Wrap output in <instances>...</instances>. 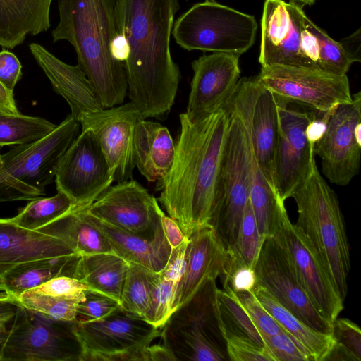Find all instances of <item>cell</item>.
<instances>
[{
	"label": "cell",
	"mask_w": 361,
	"mask_h": 361,
	"mask_svg": "<svg viewBox=\"0 0 361 361\" xmlns=\"http://www.w3.org/2000/svg\"><path fill=\"white\" fill-rule=\"evenodd\" d=\"M178 0H115L118 33L128 41L123 63L130 102L143 118L164 119L174 103L180 82L170 39Z\"/></svg>",
	"instance_id": "obj_1"
},
{
	"label": "cell",
	"mask_w": 361,
	"mask_h": 361,
	"mask_svg": "<svg viewBox=\"0 0 361 361\" xmlns=\"http://www.w3.org/2000/svg\"><path fill=\"white\" fill-rule=\"evenodd\" d=\"M179 118L174 160L156 188L159 201L188 238L209 224L230 115L222 107L200 117L185 112Z\"/></svg>",
	"instance_id": "obj_2"
},
{
	"label": "cell",
	"mask_w": 361,
	"mask_h": 361,
	"mask_svg": "<svg viewBox=\"0 0 361 361\" xmlns=\"http://www.w3.org/2000/svg\"><path fill=\"white\" fill-rule=\"evenodd\" d=\"M59 20L54 42L68 41L78 65L103 109L122 104L128 92L124 64L115 60L110 44L118 33L115 0H57Z\"/></svg>",
	"instance_id": "obj_3"
},
{
	"label": "cell",
	"mask_w": 361,
	"mask_h": 361,
	"mask_svg": "<svg viewBox=\"0 0 361 361\" xmlns=\"http://www.w3.org/2000/svg\"><path fill=\"white\" fill-rule=\"evenodd\" d=\"M291 197L297 206L295 226L313 247L344 301L350 270L344 219L338 197L322 176L316 162Z\"/></svg>",
	"instance_id": "obj_4"
},
{
	"label": "cell",
	"mask_w": 361,
	"mask_h": 361,
	"mask_svg": "<svg viewBox=\"0 0 361 361\" xmlns=\"http://www.w3.org/2000/svg\"><path fill=\"white\" fill-rule=\"evenodd\" d=\"M80 127L71 114L44 137L16 145L1 155L0 203L30 201L45 195Z\"/></svg>",
	"instance_id": "obj_5"
},
{
	"label": "cell",
	"mask_w": 361,
	"mask_h": 361,
	"mask_svg": "<svg viewBox=\"0 0 361 361\" xmlns=\"http://www.w3.org/2000/svg\"><path fill=\"white\" fill-rule=\"evenodd\" d=\"M229 115L230 121L208 224L225 252L231 250L237 240L250 197L255 162L250 137L244 123L236 116Z\"/></svg>",
	"instance_id": "obj_6"
},
{
	"label": "cell",
	"mask_w": 361,
	"mask_h": 361,
	"mask_svg": "<svg viewBox=\"0 0 361 361\" xmlns=\"http://www.w3.org/2000/svg\"><path fill=\"white\" fill-rule=\"evenodd\" d=\"M216 279H207L162 326V344L177 360L226 359V343L216 313Z\"/></svg>",
	"instance_id": "obj_7"
},
{
	"label": "cell",
	"mask_w": 361,
	"mask_h": 361,
	"mask_svg": "<svg viewBox=\"0 0 361 361\" xmlns=\"http://www.w3.org/2000/svg\"><path fill=\"white\" fill-rule=\"evenodd\" d=\"M257 29L253 16L205 0L178 17L171 35L176 44L188 51L240 56L253 45Z\"/></svg>",
	"instance_id": "obj_8"
},
{
	"label": "cell",
	"mask_w": 361,
	"mask_h": 361,
	"mask_svg": "<svg viewBox=\"0 0 361 361\" xmlns=\"http://www.w3.org/2000/svg\"><path fill=\"white\" fill-rule=\"evenodd\" d=\"M13 318L0 344V361H80L77 321L54 320L19 305Z\"/></svg>",
	"instance_id": "obj_9"
},
{
	"label": "cell",
	"mask_w": 361,
	"mask_h": 361,
	"mask_svg": "<svg viewBox=\"0 0 361 361\" xmlns=\"http://www.w3.org/2000/svg\"><path fill=\"white\" fill-rule=\"evenodd\" d=\"M80 361H147V348L161 331L121 307L94 321H77Z\"/></svg>",
	"instance_id": "obj_10"
},
{
	"label": "cell",
	"mask_w": 361,
	"mask_h": 361,
	"mask_svg": "<svg viewBox=\"0 0 361 361\" xmlns=\"http://www.w3.org/2000/svg\"><path fill=\"white\" fill-rule=\"evenodd\" d=\"M223 107L244 123L258 168L277 194L274 164L279 116L276 95L256 76L243 78Z\"/></svg>",
	"instance_id": "obj_11"
},
{
	"label": "cell",
	"mask_w": 361,
	"mask_h": 361,
	"mask_svg": "<svg viewBox=\"0 0 361 361\" xmlns=\"http://www.w3.org/2000/svg\"><path fill=\"white\" fill-rule=\"evenodd\" d=\"M271 236L282 249L292 272L313 306L332 323L343 310L344 301L312 245L290 221L286 208L280 212Z\"/></svg>",
	"instance_id": "obj_12"
},
{
	"label": "cell",
	"mask_w": 361,
	"mask_h": 361,
	"mask_svg": "<svg viewBox=\"0 0 361 361\" xmlns=\"http://www.w3.org/2000/svg\"><path fill=\"white\" fill-rule=\"evenodd\" d=\"M256 77L276 96L319 113L330 112L353 99L346 75L314 68L271 65L262 67Z\"/></svg>",
	"instance_id": "obj_13"
},
{
	"label": "cell",
	"mask_w": 361,
	"mask_h": 361,
	"mask_svg": "<svg viewBox=\"0 0 361 361\" xmlns=\"http://www.w3.org/2000/svg\"><path fill=\"white\" fill-rule=\"evenodd\" d=\"M322 172L331 183L345 186L358 173L361 157V93L336 106L314 147Z\"/></svg>",
	"instance_id": "obj_14"
},
{
	"label": "cell",
	"mask_w": 361,
	"mask_h": 361,
	"mask_svg": "<svg viewBox=\"0 0 361 361\" xmlns=\"http://www.w3.org/2000/svg\"><path fill=\"white\" fill-rule=\"evenodd\" d=\"M57 191L74 209L92 204L114 182L109 164L94 134L83 130L62 157L54 178Z\"/></svg>",
	"instance_id": "obj_15"
},
{
	"label": "cell",
	"mask_w": 361,
	"mask_h": 361,
	"mask_svg": "<svg viewBox=\"0 0 361 361\" xmlns=\"http://www.w3.org/2000/svg\"><path fill=\"white\" fill-rule=\"evenodd\" d=\"M279 132L275 152V183L283 202L307 178L316 162L314 145L307 137L313 114L293 106V102L276 96Z\"/></svg>",
	"instance_id": "obj_16"
},
{
	"label": "cell",
	"mask_w": 361,
	"mask_h": 361,
	"mask_svg": "<svg viewBox=\"0 0 361 361\" xmlns=\"http://www.w3.org/2000/svg\"><path fill=\"white\" fill-rule=\"evenodd\" d=\"M142 119L145 118L130 102L85 113L78 119L82 130H90L94 134L117 183L132 179L135 166L134 135Z\"/></svg>",
	"instance_id": "obj_17"
},
{
	"label": "cell",
	"mask_w": 361,
	"mask_h": 361,
	"mask_svg": "<svg viewBox=\"0 0 361 361\" xmlns=\"http://www.w3.org/2000/svg\"><path fill=\"white\" fill-rule=\"evenodd\" d=\"M254 270L257 286L267 290L309 326L322 333L331 334L332 323L324 318L313 306L273 236L264 240Z\"/></svg>",
	"instance_id": "obj_18"
},
{
	"label": "cell",
	"mask_w": 361,
	"mask_h": 361,
	"mask_svg": "<svg viewBox=\"0 0 361 361\" xmlns=\"http://www.w3.org/2000/svg\"><path fill=\"white\" fill-rule=\"evenodd\" d=\"M302 6L283 0H265L261 21L259 62L312 68L304 54Z\"/></svg>",
	"instance_id": "obj_19"
},
{
	"label": "cell",
	"mask_w": 361,
	"mask_h": 361,
	"mask_svg": "<svg viewBox=\"0 0 361 361\" xmlns=\"http://www.w3.org/2000/svg\"><path fill=\"white\" fill-rule=\"evenodd\" d=\"M156 198L133 179L106 189L87 212L118 229L136 234L152 232L160 221Z\"/></svg>",
	"instance_id": "obj_20"
},
{
	"label": "cell",
	"mask_w": 361,
	"mask_h": 361,
	"mask_svg": "<svg viewBox=\"0 0 361 361\" xmlns=\"http://www.w3.org/2000/svg\"><path fill=\"white\" fill-rule=\"evenodd\" d=\"M239 57L235 54L215 52L204 54L192 63L188 115L204 116L224 106L240 78Z\"/></svg>",
	"instance_id": "obj_21"
},
{
	"label": "cell",
	"mask_w": 361,
	"mask_h": 361,
	"mask_svg": "<svg viewBox=\"0 0 361 361\" xmlns=\"http://www.w3.org/2000/svg\"><path fill=\"white\" fill-rule=\"evenodd\" d=\"M29 49L53 90L68 102L71 115L78 121L85 113L103 109L78 65L66 63L38 43H31Z\"/></svg>",
	"instance_id": "obj_22"
},
{
	"label": "cell",
	"mask_w": 361,
	"mask_h": 361,
	"mask_svg": "<svg viewBox=\"0 0 361 361\" xmlns=\"http://www.w3.org/2000/svg\"><path fill=\"white\" fill-rule=\"evenodd\" d=\"M75 253L57 237L0 219V277L21 264Z\"/></svg>",
	"instance_id": "obj_23"
},
{
	"label": "cell",
	"mask_w": 361,
	"mask_h": 361,
	"mask_svg": "<svg viewBox=\"0 0 361 361\" xmlns=\"http://www.w3.org/2000/svg\"><path fill=\"white\" fill-rule=\"evenodd\" d=\"M188 239L185 269L177 292L175 310L204 281L220 276L226 261V252L209 226L196 229Z\"/></svg>",
	"instance_id": "obj_24"
},
{
	"label": "cell",
	"mask_w": 361,
	"mask_h": 361,
	"mask_svg": "<svg viewBox=\"0 0 361 361\" xmlns=\"http://www.w3.org/2000/svg\"><path fill=\"white\" fill-rule=\"evenodd\" d=\"M89 215L116 255L128 263L141 265L157 273L164 269L171 247L164 234L160 221L152 232L136 234L113 227Z\"/></svg>",
	"instance_id": "obj_25"
},
{
	"label": "cell",
	"mask_w": 361,
	"mask_h": 361,
	"mask_svg": "<svg viewBox=\"0 0 361 361\" xmlns=\"http://www.w3.org/2000/svg\"><path fill=\"white\" fill-rule=\"evenodd\" d=\"M176 145L168 128L159 123L142 119L134 135L135 166L149 183H159L168 175Z\"/></svg>",
	"instance_id": "obj_26"
},
{
	"label": "cell",
	"mask_w": 361,
	"mask_h": 361,
	"mask_svg": "<svg viewBox=\"0 0 361 361\" xmlns=\"http://www.w3.org/2000/svg\"><path fill=\"white\" fill-rule=\"evenodd\" d=\"M52 0H0V46L13 49L51 26Z\"/></svg>",
	"instance_id": "obj_27"
},
{
	"label": "cell",
	"mask_w": 361,
	"mask_h": 361,
	"mask_svg": "<svg viewBox=\"0 0 361 361\" xmlns=\"http://www.w3.org/2000/svg\"><path fill=\"white\" fill-rule=\"evenodd\" d=\"M37 231L61 239L80 255L114 253L106 237L92 222L86 208H72Z\"/></svg>",
	"instance_id": "obj_28"
},
{
	"label": "cell",
	"mask_w": 361,
	"mask_h": 361,
	"mask_svg": "<svg viewBox=\"0 0 361 361\" xmlns=\"http://www.w3.org/2000/svg\"><path fill=\"white\" fill-rule=\"evenodd\" d=\"M128 267V262L114 253L84 255L78 259L73 277L88 289L119 302Z\"/></svg>",
	"instance_id": "obj_29"
},
{
	"label": "cell",
	"mask_w": 361,
	"mask_h": 361,
	"mask_svg": "<svg viewBox=\"0 0 361 361\" xmlns=\"http://www.w3.org/2000/svg\"><path fill=\"white\" fill-rule=\"evenodd\" d=\"M254 294L281 327L310 356L312 361H324L335 343L331 334L317 331L299 319L264 288L257 286Z\"/></svg>",
	"instance_id": "obj_30"
},
{
	"label": "cell",
	"mask_w": 361,
	"mask_h": 361,
	"mask_svg": "<svg viewBox=\"0 0 361 361\" xmlns=\"http://www.w3.org/2000/svg\"><path fill=\"white\" fill-rule=\"evenodd\" d=\"M78 253L37 259L19 264L4 274L1 279L7 294L15 305L23 293L59 276L73 277L80 257Z\"/></svg>",
	"instance_id": "obj_31"
},
{
	"label": "cell",
	"mask_w": 361,
	"mask_h": 361,
	"mask_svg": "<svg viewBox=\"0 0 361 361\" xmlns=\"http://www.w3.org/2000/svg\"><path fill=\"white\" fill-rule=\"evenodd\" d=\"M216 307L218 322L224 341L228 337L236 336L266 348L261 334L235 292L228 288H217Z\"/></svg>",
	"instance_id": "obj_32"
},
{
	"label": "cell",
	"mask_w": 361,
	"mask_h": 361,
	"mask_svg": "<svg viewBox=\"0 0 361 361\" xmlns=\"http://www.w3.org/2000/svg\"><path fill=\"white\" fill-rule=\"evenodd\" d=\"M157 276V272L141 265L129 263L120 298L121 307L147 321Z\"/></svg>",
	"instance_id": "obj_33"
},
{
	"label": "cell",
	"mask_w": 361,
	"mask_h": 361,
	"mask_svg": "<svg viewBox=\"0 0 361 361\" xmlns=\"http://www.w3.org/2000/svg\"><path fill=\"white\" fill-rule=\"evenodd\" d=\"M249 199L261 236L263 238L271 236L280 212L285 208V202L269 185L255 159Z\"/></svg>",
	"instance_id": "obj_34"
},
{
	"label": "cell",
	"mask_w": 361,
	"mask_h": 361,
	"mask_svg": "<svg viewBox=\"0 0 361 361\" xmlns=\"http://www.w3.org/2000/svg\"><path fill=\"white\" fill-rule=\"evenodd\" d=\"M56 126L41 117L0 111V147L35 142L52 132Z\"/></svg>",
	"instance_id": "obj_35"
},
{
	"label": "cell",
	"mask_w": 361,
	"mask_h": 361,
	"mask_svg": "<svg viewBox=\"0 0 361 361\" xmlns=\"http://www.w3.org/2000/svg\"><path fill=\"white\" fill-rule=\"evenodd\" d=\"M73 208V203L64 193L49 197L30 200L18 214L8 219L13 224L29 230H38Z\"/></svg>",
	"instance_id": "obj_36"
},
{
	"label": "cell",
	"mask_w": 361,
	"mask_h": 361,
	"mask_svg": "<svg viewBox=\"0 0 361 361\" xmlns=\"http://www.w3.org/2000/svg\"><path fill=\"white\" fill-rule=\"evenodd\" d=\"M264 239L259 232L249 199L240 224L235 245L231 250L226 252L224 267L246 265L254 268Z\"/></svg>",
	"instance_id": "obj_37"
},
{
	"label": "cell",
	"mask_w": 361,
	"mask_h": 361,
	"mask_svg": "<svg viewBox=\"0 0 361 361\" xmlns=\"http://www.w3.org/2000/svg\"><path fill=\"white\" fill-rule=\"evenodd\" d=\"M84 298V291L71 296L54 297L27 290L16 298L15 305L54 320L74 322L77 319L78 305Z\"/></svg>",
	"instance_id": "obj_38"
},
{
	"label": "cell",
	"mask_w": 361,
	"mask_h": 361,
	"mask_svg": "<svg viewBox=\"0 0 361 361\" xmlns=\"http://www.w3.org/2000/svg\"><path fill=\"white\" fill-rule=\"evenodd\" d=\"M178 289V285L164 278L159 272L157 273L152 293L148 322L157 328L162 327L171 314L175 311Z\"/></svg>",
	"instance_id": "obj_39"
},
{
	"label": "cell",
	"mask_w": 361,
	"mask_h": 361,
	"mask_svg": "<svg viewBox=\"0 0 361 361\" xmlns=\"http://www.w3.org/2000/svg\"><path fill=\"white\" fill-rule=\"evenodd\" d=\"M85 298L78 305L76 321H94L102 319L121 307L115 299L104 294L85 289Z\"/></svg>",
	"instance_id": "obj_40"
},
{
	"label": "cell",
	"mask_w": 361,
	"mask_h": 361,
	"mask_svg": "<svg viewBox=\"0 0 361 361\" xmlns=\"http://www.w3.org/2000/svg\"><path fill=\"white\" fill-rule=\"evenodd\" d=\"M262 336L275 361H312L302 346L285 331Z\"/></svg>",
	"instance_id": "obj_41"
},
{
	"label": "cell",
	"mask_w": 361,
	"mask_h": 361,
	"mask_svg": "<svg viewBox=\"0 0 361 361\" xmlns=\"http://www.w3.org/2000/svg\"><path fill=\"white\" fill-rule=\"evenodd\" d=\"M236 295L261 335H274L284 331L252 291H242Z\"/></svg>",
	"instance_id": "obj_42"
},
{
	"label": "cell",
	"mask_w": 361,
	"mask_h": 361,
	"mask_svg": "<svg viewBox=\"0 0 361 361\" xmlns=\"http://www.w3.org/2000/svg\"><path fill=\"white\" fill-rule=\"evenodd\" d=\"M226 352L233 361H275L270 351L252 341L236 336L226 338Z\"/></svg>",
	"instance_id": "obj_43"
},
{
	"label": "cell",
	"mask_w": 361,
	"mask_h": 361,
	"mask_svg": "<svg viewBox=\"0 0 361 361\" xmlns=\"http://www.w3.org/2000/svg\"><path fill=\"white\" fill-rule=\"evenodd\" d=\"M331 334L335 342L361 360V331L359 326L347 318L337 317L332 322Z\"/></svg>",
	"instance_id": "obj_44"
},
{
	"label": "cell",
	"mask_w": 361,
	"mask_h": 361,
	"mask_svg": "<svg viewBox=\"0 0 361 361\" xmlns=\"http://www.w3.org/2000/svg\"><path fill=\"white\" fill-rule=\"evenodd\" d=\"M224 289L233 292L253 291L257 280L254 268L246 265L225 267L220 275Z\"/></svg>",
	"instance_id": "obj_45"
},
{
	"label": "cell",
	"mask_w": 361,
	"mask_h": 361,
	"mask_svg": "<svg viewBox=\"0 0 361 361\" xmlns=\"http://www.w3.org/2000/svg\"><path fill=\"white\" fill-rule=\"evenodd\" d=\"M87 288L84 283L74 277L59 276L28 290L54 297H65L80 293Z\"/></svg>",
	"instance_id": "obj_46"
},
{
	"label": "cell",
	"mask_w": 361,
	"mask_h": 361,
	"mask_svg": "<svg viewBox=\"0 0 361 361\" xmlns=\"http://www.w3.org/2000/svg\"><path fill=\"white\" fill-rule=\"evenodd\" d=\"M188 242L189 239L186 238L180 245L171 249L165 267L159 272L164 278L173 281L178 287L185 269Z\"/></svg>",
	"instance_id": "obj_47"
},
{
	"label": "cell",
	"mask_w": 361,
	"mask_h": 361,
	"mask_svg": "<svg viewBox=\"0 0 361 361\" xmlns=\"http://www.w3.org/2000/svg\"><path fill=\"white\" fill-rule=\"evenodd\" d=\"M22 77V65L17 56L8 50L0 51V82L13 92Z\"/></svg>",
	"instance_id": "obj_48"
},
{
	"label": "cell",
	"mask_w": 361,
	"mask_h": 361,
	"mask_svg": "<svg viewBox=\"0 0 361 361\" xmlns=\"http://www.w3.org/2000/svg\"><path fill=\"white\" fill-rule=\"evenodd\" d=\"M158 213L164 234L169 245L171 249L178 247L187 238L178 223L171 216L165 215L160 207Z\"/></svg>",
	"instance_id": "obj_49"
},
{
	"label": "cell",
	"mask_w": 361,
	"mask_h": 361,
	"mask_svg": "<svg viewBox=\"0 0 361 361\" xmlns=\"http://www.w3.org/2000/svg\"><path fill=\"white\" fill-rule=\"evenodd\" d=\"M338 42L353 63L360 62L361 28Z\"/></svg>",
	"instance_id": "obj_50"
},
{
	"label": "cell",
	"mask_w": 361,
	"mask_h": 361,
	"mask_svg": "<svg viewBox=\"0 0 361 361\" xmlns=\"http://www.w3.org/2000/svg\"><path fill=\"white\" fill-rule=\"evenodd\" d=\"M110 51L112 57L117 61L124 63L130 56V49L126 37L117 33L110 44Z\"/></svg>",
	"instance_id": "obj_51"
},
{
	"label": "cell",
	"mask_w": 361,
	"mask_h": 361,
	"mask_svg": "<svg viewBox=\"0 0 361 361\" xmlns=\"http://www.w3.org/2000/svg\"><path fill=\"white\" fill-rule=\"evenodd\" d=\"M13 92H11L7 90L1 82H0V111L18 114L20 112L18 110L17 106L16 104L14 98H13Z\"/></svg>",
	"instance_id": "obj_52"
},
{
	"label": "cell",
	"mask_w": 361,
	"mask_h": 361,
	"mask_svg": "<svg viewBox=\"0 0 361 361\" xmlns=\"http://www.w3.org/2000/svg\"><path fill=\"white\" fill-rule=\"evenodd\" d=\"M147 355V361L177 360L173 354L163 344L149 345Z\"/></svg>",
	"instance_id": "obj_53"
},
{
	"label": "cell",
	"mask_w": 361,
	"mask_h": 361,
	"mask_svg": "<svg viewBox=\"0 0 361 361\" xmlns=\"http://www.w3.org/2000/svg\"><path fill=\"white\" fill-rule=\"evenodd\" d=\"M326 360L357 361L349 351L336 342L324 361Z\"/></svg>",
	"instance_id": "obj_54"
},
{
	"label": "cell",
	"mask_w": 361,
	"mask_h": 361,
	"mask_svg": "<svg viewBox=\"0 0 361 361\" xmlns=\"http://www.w3.org/2000/svg\"><path fill=\"white\" fill-rule=\"evenodd\" d=\"M14 313L11 310H0V344L6 333L7 324L13 317Z\"/></svg>",
	"instance_id": "obj_55"
},
{
	"label": "cell",
	"mask_w": 361,
	"mask_h": 361,
	"mask_svg": "<svg viewBox=\"0 0 361 361\" xmlns=\"http://www.w3.org/2000/svg\"><path fill=\"white\" fill-rule=\"evenodd\" d=\"M1 304L13 305V300L6 293L1 277H0V305Z\"/></svg>",
	"instance_id": "obj_56"
},
{
	"label": "cell",
	"mask_w": 361,
	"mask_h": 361,
	"mask_svg": "<svg viewBox=\"0 0 361 361\" xmlns=\"http://www.w3.org/2000/svg\"><path fill=\"white\" fill-rule=\"evenodd\" d=\"M290 2H293L299 5H311L315 0H289Z\"/></svg>",
	"instance_id": "obj_57"
},
{
	"label": "cell",
	"mask_w": 361,
	"mask_h": 361,
	"mask_svg": "<svg viewBox=\"0 0 361 361\" xmlns=\"http://www.w3.org/2000/svg\"><path fill=\"white\" fill-rule=\"evenodd\" d=\"M0 164H1V154H0Z\"/></svg>",
	"instance_id": "obj_58"
},
{
	"label": "cell",
	"mask_w": 361,
	"mask_h": 361,
	"mask_svg": "<svg viewBox=\"0 0 361 361\" xmlns=\"http://www.w3.org/2000/svg\"><path fill=\"white\" fill-rule=\"evenodd\" d=\"M207 1H212V0H207Z\"/></svg>",
	"instance_id": "obj_59"
}]
</instances>
